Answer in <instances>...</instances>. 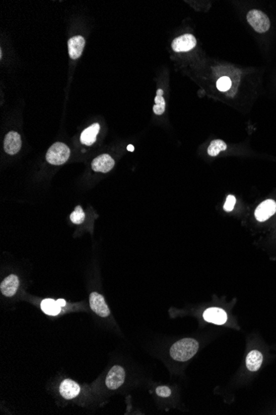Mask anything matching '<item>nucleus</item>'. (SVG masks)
<instances>
[{
	"instance_id": "nucleus-1",
	"label": "nucleus",
	"mask_w": 276,
	"mask_h": 415,
	"mask_svg": "<svg viewBox=\"0 0 276 415\" xmlns=\"http://www.w3.org/2000/svg\"><path fill=\"white\" fill-rule=\"evenodd\" d=\"M199 350V342L195 339L185 338L176 341L170 347V356L175 361H187L192 358Z\"/></svg>"
},
{
	"instance_id": "nucleus-2",
	"label": "nucleus",
	"mask_w": 276,
	"mask_h": 415,
	"mask_svg": "<svg viewBox=\"0 0 276 415\" xmlns=\"http://www.w3.org/2000/svg\"><path fill=\"white\" fill-rule=\"evenodd\" d=\"M70 150L63 143H56L48 149L47 161L52 165H62L69 159Z\"/></svg>"
},
{
	"instance_id": "nucleus-3",
	"label": "nucleus",
	"mask_w": 276,
	"mask_h": 415,
	"mask_svg": "<svg viewBox=\"0 0 276 415\" xmlns=\"http://www.w3.org/2000/svg\"><path fill=\"white\" fill-rule=\"evenodd\" d=\"M247 22L258 33H264L270 29L269 17L261 10L252 9L247 13Z\"/></svg>"
},
{
	"instance_id": "nucleus-4",
	"label": "nucleus",
	"mask_w": 276,
	"mask_h": 415,
	"mask_svg": "<svg viewBox=\"0 0 276 415\" xmlns=\"http://www.w3.org/2000/svg\"><path fill=\"white\" fill-rule=\"evenodd\" d=\"M125 381V371L120 366H114L109 371L105 379V384L109 390H117L123 386Z\"/></svg>"
},
{
	"instance_id": "nucleus-5",
	"label": "nucleus",
	"mask_w": 276,
	"mask_h": 415,
	"mask_svg": "<svg viewBox=\"0 0 276 415\" xmlns=\"http://www.w3.org/2000/svg\"><path fill=\"white\" fill-rule=\"evenodd\" d=\"M89 305L92 310L99 316L107 317L110 315V310L107 305L105 299L101 294L93 292L89 295Z\"/></svg>"
},
{
	"instance_id": "nucleus-6",
	"label": "nucleus",
	"mask_w": 276,
	"mask_h": 415,
	"mask_svg": "<svg viewBox=\"0 0 276 415\" xmlns=\"http://www.w3.org/2000/svg\"><path fill=\"white\" fill-rule=\"evenodd\" d=\"M197 41L191 34H185L175 38L172 42V49L176 52H189L195 47Z\"/></svg>"
},
{
	"instance_id": "nucleus-7",
	"label": "nucleus",
	"mask_w": 276,
	"mask_h": 415,
	"mask_svg": "<svg viewBox=\"0 0 276 415\" xmlns=\"http://www.w3.org/2000/svg\"><path fill=\"white\" fill-rule=\"evenodd\" d=\"M276 212V203L274 200H267L261 203L255 211V216L258 221H265L272 217Z\"/></svg>"
},
{
	"instance_id": "nucleus-8",
	"label": "nucleus",
	"mask_w": 276,
	"mask_h": 415,
	"mask_svg": "<svg viewBox=\"0 0 276 415\" xmlns=\"http://www.w3.org/2000/svg\"><path fill=\"white\" fill-rule=\"evenodd\" d=\"M22 147L21 136L17 132L7 133L4 138V150L7 154L15 155L19 152Z\"/></svg>"
},
{
	"instance_id": "nucleus-9",
	"label": "nucleus",
	"mask_w": 276,
	"mask_h": 415,
	"mask_svg": "<svg viewBox=\"0 0 276 415\" xmlns=\"http://www.w3.org/2000/svg\"><path fill=\"white\" fill-rule=\"evenodd\" d=\"M114 164L115 162L111 158V156L109 154H102L93 160L92 169L98 173H109V171L112 170V168H114Z\"/></svg>"
},
{
	"instance_id": "nucleus-10",
	"label": "nucleus",
	"mask_w": 276,
	"mask_h": 415,
	"mask_svg": "<svg viewBox=\"0 0 276 415\" xmlns=\"http://www.w3.org/2000/svg\"><path fill=\"white\" fill-rule=\"evenodd\" d=\"M60 394L66 400H72L79 396L80 386L72 380H65L60 385Z\"/></svg>"
},
{
	"instance_id": "nucleus-11",
	"label": "nucleus",
	"mask_w": 276,
	"mask_h": 415,
	"mask_svg": "<svg viewBox=\"0 0 276 415\" xmlns=\"http://www.w3.org/2000/svg\"><path fill=\"white\" fill-rule=\"evenodd\" d=\"M204 318L207 322L222 325L227 321V315L223 309L209 308L204 312Z\"/></svg>"
},
{
	"instance_id": "nucleus-12",
	"label": "nucleus",
	"mask_w": 276,
	"mask_h": 415,
	"mask_svg": "<svg viewBox=\"0 0 276 415\" xmlns=\"http://www.w3.org/2000/svg\"><path fill=\"white\" fill-rule=\"evenodd\" d=\"M19 287V279L17 275H10L5 278L0 285V290L4 296L12 297L16 294Z\"/></svg>"
},
{
	"instance_id": "nucleus-13",
	"label": "nucleus",
	"mask_w": 276,
	"mask_h": 415,
	"mask_svg": "<svg viewBox=\"0 0 276 415\" xmlns=\"http://www.w3.org/2000/svg\"><path fill=\"white\" fill-rule=\"evenodd\" d=\"M84 45H85V41H84V37L81 36L72 37L68 41V51H69V57L71 59H78L81 56Z\"/></svg>"
},
{
	"instance_id": "nucleus-14",
	"label": "nucleus",
	"mask_w": 276,
	"mask_h": 415,
	"mask_svg": "<svg viewBox=\"0 0 276 415\" xmlns=\"http://www.w3.org/2000/svg\"><path fill=\"white\" fill-rule=\"evenodd\" d=\"M263 363V355L258 350H252L247 354L246 358V366L248 371L257 372Z\"/></svg>"
},
{
	"instance_id": "nucleus-15",
	"label": "nucleus",
	"mask_w": 276,
	"mask_h": 415,
	"mask_svg": "<svg viewBox=\"0 0 276 415\" xmlns=\"http://www.w3.org/2000/svg\"><path fill=\"white\" fill-rule=\"evenodd\" d=\"M100 126L98 123L93 124L83 131L80 136V141L84 145L90 146L96 141L97 135L99 134Z\"/></svg>"
},
{
	"instance_id": "nucleus-16",
	"label": "nucleus",
	"mask_w": 276,
	"mask_h": 415,
	"mask_svg": "<svg viewBox=\"0 0 276 415\" xmlns=\"http://www.w3.org/2000/svg\"><path fill=\"white\" fill-rule=\"evenodd\" d=\"M41 309L45 313L51 316H56L62 311V307L60 306L57 301L53 299H44L41 304Z\"/></svg>"
},
{
	"instance_id": "nucleus-17",
	"label": "nucleus",
	"mask_w": 276,
	"mask_h": 415,
	"mask_svg": "<svg viewBox=\"0 0 276 415\" xmlns=\"http://www.w3.org/2000/svg\"><path fill=\"white\" fill-rule=\"evenodd\" d=\"M163 94H164V92H163L162 90H157L156 97L155 98V104L153 106V112L156 115H161L165 112V102L164 98H163Z\"/></svg>"
},
{
	"instance_id": "nucleus-18",
	"label": "nucleus",
	"mask_w": 276,
	"mask_h": 415,
	"mask_svg": "<svg viewBox=\"0 0 276 415\" xmlns=\"http://www.w3.org/2000/svg\"><path fill=\"white\" fill-rule=\"evenodd\" d=\"M226 149H227V144L224 141L216 139V140L212 141L210 143L209 147L207 148V153L208 155L215 157V156L218 155L220 152L226 150Z\"/></svg>"
},
{
	"instance_id": "nucleus-19",
	"label": "nucleus",
	"mask_w": 276,
	"mask_h": 415,
	"mask_svg": "<svg viewBox=\"0 0 276 415\" xmlns=\"http://www.w3.org/2000/svg\"><path fill=\"white\" fill-rule=\"evenodd\" d=\"M84 219H85V214H84V210L80 206H78L75 208V210L70 214V220L74 224L79 225L84 222Z\"/></svg>"
},
{
	"instance_id": "nucleus-20",
	"label": "nucleus",
	"mask_w": 276,
	"mask_h": 415,
	"mask_svg": "<svg viewBox=\"0 0 276 415\" xmlns=\"http://www.w3.org/2000/svg\"><path fill=\"white\" fill-rule=\"evenodd\" d=\"M216 86L220 92H227L232 87V81L229 77H222L217 80Z\"/></svg>"
},
{
	"instance_id": "nucleus-21",
	"label": "nucleus",
	"mask_w": 276,
	"mask_h": 415,
	"mask_svg": "<svg viewBox=\"0 0 276 415\" xmlns=\"http://www.w3.org/2000/svg\"><path fill=\"white\" fill-rule=\"evenodd\" d=\"M236 202H237V200H236V198H235L234 196H227V199H226V203H225L224 206H223V209H224L225 211H227V212L232 211L234 209Z\"/></svg>"
},
{
	"instance_id": "nucleus-22",
	"label": "nucleus",
	"mask_w": 276,
	"mask_h": 415,
	"mask_svg": "<svg viewBox=\"0 0 276 415\" xmlns=\"http://www.w3.org/2000/svg\"><path fill=\"white\" fill-rule=\"evenodd\" d=\"M155 392L158 396H160L163 398H167L171 396V390L167 386H159L155 390Z\"/></svg>"
},
{
	"instance_id": "nucleus-23",
	"label": "nucleus",
	"mask_w": 276,
	"mask_h": 415,
	"mask_svg": "<svg viewBox=\"0 0 276 415\" xmlns=\"http://www.w3.org/2000/svg\"><path fill=\"white\" fill-rule=\"evenodd\" d=\"M57 303L59 304L60 306L65 307L66 306V304H67V302L65 301L64 299H58L57 300Z\"/></svg>"
},
{
	"instance_id": "nucleus-24",
	"label": "nucleus",
	"mask_w": 276,
	"mask_h": 415,
	"mask_svg": "<svg viewBox=\"0 0 276 415\" xmlns=\"http://www.w3.org/2000/svg\"><path fill=\"white\" fill-rule=\"evenodd\" d=\"M128 150L129 151H134V145H129L128 146Z\"/></svg>"
}]
</instances>
